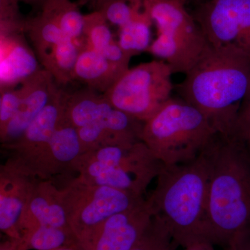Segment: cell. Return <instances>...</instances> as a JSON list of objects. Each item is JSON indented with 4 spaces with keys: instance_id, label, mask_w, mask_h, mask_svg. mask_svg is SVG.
<instances>
[{
    "instance_id": "cell-1",
    "label": "cell",
    "mask_w": 250,
    "mask_h": 250,
    "mask_svg": "<svg viewBox=\"0 0 250 250\" xmlns=\"http://www.w3.org/2000/svg\"><path fill=\"white\" fill-rule=\"evenodd\" d=\"M206 151L210 175L205 238L228 250L244 240L250 223V169L246 143L238 135L216 132Z\"/></svg>"
},
{
    "instance_id": "cell-2",
    "label": "cell",
    "mask_w": 250,
    "mask_h": 250,
    "mask_svg": "<svg viewBox=\"0 0 250 250\" xmlns=\"http://www.w3.org/2000/svg\"><path fill=\"white\" fill-rule=\"evenodd\" d=\"M177 85L180 98L198 108L216 132L236 133L250 80V57L232 46L208 43Z\"/></svg>"
},
{
    "instance_id": "cell-3",
    "label": "cell",
    "mask_w": 250,
    "mask_h": 250,
    "mask_svg": "<svg viewBox=\"0 0 250 250\" xmlns=\"http://www.w3.org/2000/svg\"><path fill=\"white\" fill-rule=\"evenodd\" d=\"M209 175V159L205 148L189 162L163 166L156 178L155 188L147 198L153 216L162 222L182 248L206 239Z\"/></svg>"
},
{
    "instance_id": "cell-4",
    "label": "cell",
    "mask_w": 250,
    "mask_h": 250,
    "mask_svg": "<svg viewBox=\"0 0 250 250\" xmlns=\"http://www.w3.org/2000/svg\"><path fill=\"white\" fill-rule=\"evenodd\" d=\"M215 133L198 108L171 98L145 122L142 141L163 165H178L200 155Z\"/></svg>"
},
{
    "instance_id": "cell-5",
    "label": "cell",
    "mask_w": 250,
    "mask_h": 250,
    "mask_svg": "<svg viewBox=\"0 0 250 250\" xmlns=\"http://www.w3.org/2000/svg\"><path fill=\"white\" fill-rule=\"evenodd\" d=\"M163 164L143 142L111 145L83 153L72 172L84 182L144 196Z\"/></svg>"
},
{
    "instance_id": "cell-6",
    "label": "cell",
    "mask_w": 250,
    "mask_h": 250,
    "mask_svg": "<svg viewBox=\"0 0 250 250\" xmlns=\"http://www.w3.org/2000/svg\"><path fill=\"white\" fill-rule=\"evenodd\" d=\"M142 4L157 28L147 52L167 62L173 73L185 75L208 45L195 18L184 0H142Z\"/></svg>"
},
{
    "instance_id": "cell-7",
    "label": "cell",
    "mask_w": 250,
    "mask_h": 250,
    "mask_svg": "<svg viewBox=\"0 0 250 250\" xmlns=\"http://www.w3.org/2000/svg\"><path fill=\"white\" fill-rule=\"evenodd\" d=\"M173 74L160 59L143 62L129 67L103 95L113 107L145 123L172 98Z\"/></svg>"
},
{
    "instance_id": "cell-8",
    "label": "cell",
    "mask_w": 250,
    "mask_h": 250,
    "mask_svg": "<svg viewBox=\"0 0 250 250\" xmlns=\"http://www.w3.org/2000/svg\"><path fill=\"white\" fill-rule=\"evenodd\" d=\"M61 190L69 226L77 241L112 215L134 208L146 200L144 196L90 184L78 177Z\"/></svg>"
},
{
    "instance_id": "cell-9",
    "label": "cell",
    "mask_w": 250,
    "mask_h": 250,
    "mask_svg": "<svg viewBox=\"0 0 250 250\" xmlns=\"http://www.w3.org/2000/svg\"><path fill=\"white\" fill-rule=\"evenodd\" d=\"M193 17L210 45L232 46L250 57V0H210Z\"/></svg>"
},
{
    "instance_id": "cell-10",
    "label": "cell",
    "mask_w": 250,
    "mask_h": 250,
    "mask_svg": "<svg viewBox=\"0 0 250 250\" xmlns=\"http://www.w3.org/2000/svg\"><path fill=\"white\" fill-rule=\"evenodd\" d=\"M147 199L134 208L112 215L77 241V250H131L152 223Z\"/></svg>"
},
{
    "instance_id": "cell-11",
    "label": "cell",
    "mask_w": 250,
    "mask_h": 250,
    "mask_svg": "<svg viewBox=\"0 0 250 250\" xmlns=\"http://www.w3.org/2000/svg\"><path fill=\"white\" fill-rule=\"evenodd\" d=\"M65 91L59 88L48 104L17 141L4 147L22 168L37 178L64 109Z\"/></svg>"
},
{
    "instance_id": "cell-12",
    "label": "cell",
    "mask_w": 250,
    "mask_h": 250,
    "mask_svg": "<svg viewBox=\"0 0 250 250\" xmlns=\"http://www.w3.org/2000/svg\"><path fill=\"white\" fill-rule=\"evenodd\" d=\"M36 179L12 158L0 167V229L6 236L21 239L19 223Z\"/></svg>"
},
{
    "instance_id": "cell-13",
    "label": "cell",
    "mask_w": 250,
    "mask_h": 250,
    "mask_svg": "<svg viewBox=\"0 0 250 250\" xmlns=\"http://www.w3.org/2000/svg\"><path fill=\"white\" fill-rule=\"evenodd\" d=\"M21 84L24 87V98L17 113L0 134L2 147L13 144L22 136L59 89L53 77L43 68Z\"/></svg>"
},
{
    "instance_id": "cell-14",
    "label": "cell",
    "mask_w": 250,
    "mask_h": 250,
    "mask_svg": "<svg viewBox=\"0 0 250 250\" xmlns=\"http://www.w3.org/2000/svg\"><path fill=\"white\" fill-rule=\"evenodd\" d=\"M41 226L70 229L61 188L53 179H38L19 223L21 235ZM72 230V229H71Z\"/></svg>"
},
{
    "instance_id": "cell-15",
    "label": "cell",
    "mask_w": 250,
    "mask_h": 250,
    "mask_svg": "<svg viewBox=\"0 0 250 250\" xmlns=\"http://www.w3.org/2000/svg\"><path fill=\"white\" fill-rule=\"evenodd\" d=\"M78 129L62 113L50 146L38 174L39 179H53L65 172H72L74 164L83 154Z\"/></svg>"
},
{
    "instance_id": "cell-16",
    "label": "cell",
    "mask_w": 250,
    "mask_h": 250,
    "mask_svg": "<svg viewBox=\"0 0 250 250\" xmlns=\"http://www.w3.org/2000/svg\"><path fill=\"white\" fill-rule=\"evenodd\" d=\"M0 89L18 86L42 69L23 34L0 36Z\"/></svg>"
},
{
    "instance_id": "cell-17",
    "label": "cell",
    "mask_w": 250,
    "mask_h": 250,
    "mask_svg": "<svg viewBox=\"0 0 250 250\" xmlns=\"http://www.w3.org/2000/svg\"><path fill=\"white\" fill-rule=\"evenodd\" d=\"M126 70L110 62L98 51L83 45L81 47L77 59L74 80L82 82L87 88L104 94Z\"/></svg>"
},
{
    "instance_id": "cell-18",
    "label": "cell",
    "mask_w": 250,
    "mask_h": 250,
    "mask_svg": "<svg viewBox=\"0 0 250 250\" xmlns=\"http://www.w3.org/2000/svg\"><path fill=\"white\" fill-rule=\"evenodd\" d=\"M115 109L103 93L87 87L72 93H65L64 116L77 129L107 121Z\"/></svg>"
},
{
    "instance_id": "cell-19",
    "label": "cell",
    "mask_w": 250,
    "mask_h": 250,
    "mask_svg": "<svg viewBox=\"0 0 250 250\" xmlns=\"http://www.w3.org/2000/svg\"><path fill=\"white\" fill-rule=\"evenodd\" d=\"M81 46L65 38L54 46L41 61L42 68L53 77L57 85H65L74 80V72L80 55Z\"/></svg>"
},
{
    "instance_id": "cell-20",
    "label": "cell",
    "mask_w": 250,
    "mask_h": 250,
    "mask_svg": "<svg viewBox=\"0 0 250 250\" xmlns=\"http://www.w3.org/2000/svg\"><path fill=\"white\" fill-rule=\"evenodd\" d=\"M26 33L30 39L39 62L45 58L54 46L67 38L55 21L42 11L36 17L28 19Z\"/></svg>"
},
{
    "instance_id": "cell-21",
    "label": "cell",
    "mask_w": 250,
    "mask_h": 250,
    "mask_svg": "<svg viewBox=\"0 0 250 250\" xmlns=\"http://www.w3.org/2000/svg\"><path fill=\"white\" fill-rule=\"evenodd\" d=\"M41 8L58 24L65 37L76 42L83 37L84 15L77 3L71 0H47Z\"/></svg>"
},
{
    "instance_id": "cell-22",
    "label": "cell",
    "mask_w": 250,
    "mask_h": 250,
    "mask_svg": "<svg viewBox=\"0 0 250 250\" xmlns=\"http://www.w3.org/2000/svg\"><path fill=\"white\" fill-rule=\"evenodd\" d=\"M152 20L143 9L129 22L119 28L118 43L131 57L147 52L152 42Z\"/></svg>"
},
{
    "instance_id": "cell-23",
    "label": "cell",
    "mask_w": 250,
    "mask_h": 250,
    "mask_svg": "<svg viewBox=\"0 0 250 250\" xmlns=\"http://www.w3.org/2000/svg\"><path fill=\"white\" fill-rule=\"evenodd\" d=\"M21 241L26 250H54L75 246L77 238L71 229L41 226L22 233Z\"/></svg>"
},
{
    "instance_id": "cell-24",
    "label": "cell",
    "mask_w": 250,
    "mask_h": 250,
    "mask_svg": "<svg viewBox=\"0 0 250 250\" xmlns=\"http://www.w3.org/2000/svg\"><path fill=\"white\" fill-rule=\"evenodd\" d=\"M83 37L85 45L98 52L114 41L107 21L98 11L84 15Z\"/></svg>"
},
{
    "instance_id": "cell-25",
    "label": "cell",
    "mask_w": 250,
    "mask_h": 250,
    "mask_svg": "<svg viewBox=\"0 0 250 250\" xmlns=\"http://www.w3.org/2000/svg\"><path fill=\"white\" fill-rule=\"evenodd\" d=\"M143 10L142 0H103L95 11L113 25L121 28Z\"/></svg>"
},
{
    "instance_id": "cell-26",
    "label": "cell",
    "mask_w": 250,
    "mask_h": 250,
    "mask_svg": "<svg viewBox=\"0 0 250 250\" xmlns=\"http://www.w3.org/2000/svg\"><path fill=\"white\" fill-rule=\"evenodd\" d=\"M178 246L165 225L153 216L147 231L131 250H175Z\"/></svg>"
},
{
    "instance_id": "cell-27",
    "label": "cell",
    "mask_w": 250,
    "mask_h": 250,
    "mask_svg": "<svg viewBox=\"0 0 250 250\" xmlns=\"http://www.w3.org/2000/svg\"><path fill=\"white\" fill-rule=\"evenodd\" d=\"M27 21L21 14L18 2L0 0V36L26 33Z\"/></svg>"
},
{
    "instance_id": "cell-28",
    "label": "cell",
    "mask_w": 250,
    "mask_h": 250,
    "mask_svg": "<svg viewBox=\"0 0 250 250\" xmlns=\"http://www.w3.org/2000/svg\"><path fill=\"white\" fill-rule=\"evenodd\" d=\"M24 90L22 84L0 89V134L2 133L21 107Z\"/></svg>"
},
{
    "instance_id": "cell-29",
    "label": "cell",
    "mask_w": 250,
    "mask_h": 250,
    "mask_svg": "<svg viewBox=\"0 0 250 250\" xmlns=\"http://www.w3.org/2000/svg\"><path fill=\"white\" fill-rule=\"evenodd\" d=\"M99 52L113 64H116L125 70L129 68V62L132 57L122 48L118 41H113Z\"/></svg>"
},
{
    "instance_id": "cell-30",
    "label": "cell",
    "mask_w": 250,
    "mask_h": 250,
    "mask_svg": "<svg viewBox=\"0 0 250 250\" xmlns=\"http://www.w3.org/2000/svg\"><path fill=\"white\" fill-rule=\"evenodd\" d=\"M250 121V80L249 87L240 111L238 121L248 122Z\"/></svg>"
},
{
    "instance_id": "cell-31",
    "label": "cell",
    "mask_w": 250,
    "mask_h": 250,
    "mask_svg": "<svg viewBox=\"0 0 250 250\" xmlns=\"http://www.w3.org/2000/svg\"><path fill=\"white\" fill-rule=\"evenodd\" d=\"M215 245L207 239H200L193 242L184 248V250H217Z\"/></svg>"
},
{
    "instance_id": "cell-32",
    "label": "cell",
    "mask_w": 250,
    "mask_h": 250,
    "mask_svg": "<svg viewBox=\"0 0 250 250\" xmlns=\"http://www.w3.org/2000/svg\"><path fill=\"white\" fill-rule=\"evenodd\" d=\"M0 250H26L23 247L21 239H13L8 238L6 241L0 245Z\"/></svg>"
},
{
    "instance_id": "cell-33",
    "label": "cell",
    "mask_w": 250,
    "mask_h": 250,
    "mask_svg": "<svg viewBox=\"0 0 250 250\" xmlns=\"http://www.w3.org/2000/svg\"><path fill=\"white\" fill-rule=\"evenodd\" d=\"M103 1V0H78L77 3L79 6H89L93 8V11H95Z\"/></svg>"
},
{
    "instance_id": "cell-34",
    "label": "cell",
    "mask_w": 250,
    "mask_h": 250,
    "mask_svg": "<svg viewBox=\"0 0 250 250\" xmlns=\"http://www.w3.org/2000/svg\"><path fill=\"white\" fill-rule=\"evenodd\" d=\"M229 250H248L244 248V247L243 246V245L241 244V243H238V244L235 245L234 246L232 247L231 249Z\"/></svg>"
},
{
    "instance_id": "cell-35",
    "label": "cell",
    "mask_w": 250,
    "mask_h": 250,
    "mask_svg": "<svg viewBox=\"0 0 250 250\" xmlns=\"http://www.w3.org/2000/svg\"><path fill=\"white\" fill-rule=\"evenodd\" d=\"M46 1H47V0H31V4L41 5V6Z\"/></svg>"
},
{
    "instance_id": "cell-36",
    "label": "cell",
    "mask_w": 250,
    "mask_h": 250,
    "mask_svg": "<svg viewBox=\"0 0 250 250\" xmlns=\"http://www.w3.org/2000/svg\"><path fill=\"white\" fill-rule=\"evenodd\" d=\"M54 250H77V248L75 246H66L62 247V248H59V249Z\"/></svg>"
},
{
    "instance_id": "cell-37",
    "label": "cell",
    "mask_w": 250,
    "mask_h": 250,
    "mask_svg": "<svg viewBox=\"0 0 250 250\" xmlns=\"http://www.w3.org/2000/svg\"><path fill=\"white\" fill-rule=\"evenodd\" d=\"M11 1H15V2H19V1H24L27 4H31V0H11Z\"/></svg>"
},
{
    "instance_id": "cell-38",
    "label": "cell",
    "mask_w": 250,
    "mask_h": 250,
    "mask_svg": "<svg viewBox=\"0 0 250 250\" xmlns=\"http://www.w3.org/2000/svg\"></svg>"
}]
</instances>
